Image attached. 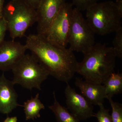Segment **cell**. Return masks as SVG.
Returning a JSON list of instances; mask_svg holds the SVG:
<instances>
[{"label": "cell", "mask_w": 122, "mask_h": 122, "mask_svg": "<svg viewBox=\"0 0 122 122\" xmlns=\"http://www.w3.org/2000/svg\"><path fill=\"white\" fill-rule=\"evenodd\" d=\"M25 45L49 75L57 80L68 83L76 73L78 62L69 48L54 45L37 34L29 35Z\"/></svg>", "instance_id": "6da1fadb"}, {"label": "cell", "mask_w": 122, "mask_h": 122, "mask_svg": "<svg viewBox=\"0 0 122 122\" xmlns=\"http://www.w3.org/2000/svg\"><path fill=\"white\" fill-rule=\"evenodd\" d=\"M78 62L76 73L91 83L102 84L114 72L116 55L112 46L95 43Z\"/></svg>", "instance_id": "7a4b0ae2"}, {"label": "cell", "mask_w": 122, "mask_h": 122, "mask_svg": "<svg viewBox=\"0 0 122 122\" xmlns=\"http://www.w3.org/2000/svg\"><path fill=\"white\" fill-rule=\"evenodd\" d=\"M86 11V20L95 34L102 36L110 34L122 26V15L114 1L97 2Z\"/></svg>", "instance_id": "3957f363"}, {"label": "cell", "mask_w": 122, "mask_h": 122, "mask_svg": "<svg viewBox=\"0 0 122 122\" xmlns=\"http://www.w3.org/2000/svg\"><path fill=\"white\" fill-rule=\"evenodd\" d=\"M2 17L7 22L10 37L14 40L24 36L28 29L37 22L36 10L24 0H10L4 6Z\"/></svg>", "instance_id": "277c9868"}, {"label": "cell", "mask_w": 122, "mask_h": 122, "mask_svg": "<svg viewBox=\"0 0 122 122\" xmlns=\"http://www.w3.org/2000/svg\"><path fill=\"white\" fill-rule=\"evenodd\" d=\"M13 82L27 89L41 90V86L49 75L46 70L31 55L25 54L12 69Z\"/></svg>", "instance_id": "5b68a950"}, {"label": "cell", "mask_w": 122, "mask_h": 122, "mask_svg": "<svg viewBox=\"0 0 122 122\" xmlns=\"http://www.w3.org/2000/svg\"><path fill=\"white\" fill-rule=\"evenodd\" d=\"M94 35L81 11L74 8L68 39L70 49L83 54L95 44Z\"/></svg>", "instance_id": "8992f818"}, {"label": "cell", "mask_w": 122, "mask_h": 122, "mask_svg": "<svg viewBox=\"0 0 122 122\" xmlns=\"http://www.w3.org/2000/svg\"><path fill=\"white\" fill-rule=\"evenodd\" d=\"M73 8L72 3L66 2L42 36L54 45L66 48Z\"/></svg>", "instance_id": "52a82bcc"}, {"label": "cell", "mask_w": 122, "mask_h": 122, "mask_svg": "<svg viewBox=\"0 0 122 122\" xmlns=\"http://www.w3.org/2000/svg\"><path fill=\"white\" fill-rule=\"evenodd\" d=\"M66 0H40L36 12L37 34L44 36Z\"/></svg>", "instance_id": "ba28073f"}, {"label": "cell", "mask_w": 122, "mask_h": 122, "mask_svg": "<svg viewBox=\"0 0 122 122\" xmlns=\"http://www.w3.org/2000/svg\"><path fill=\"white\" fill-rule=\"evenodd\" d=\"M65 90L66 105L72 113L81 120L93 117V105L82 95L77 93L69 83Z\"/></svg>", "instance_id": "9c48e42d"}, {"label": "cell", "mask_w": 122, "mask_h": 122, "mask_svg": "<svg viewBox=\"0 0 122 122\" xmlns=\"http://www.w3.org/2000/svg\"><path fill=\"white\" fill-rule=\"evenodd\" d=\"M26 50L25 45L19 42L4 41L0 44V70L5 72L12 70Z\"/></svg>", "instance_id": "30bf717a"}, {"label": "cell", "mask_w": 122, "mask_h": 122, "mask_svg": "<svg viewBox=\"0 0 122 122\" xmlns=\"http://www.w3.org/2000/svg\"><path fill=\"white\" fill-rule=\"evenodd\" d=\"M12 81L7 79L4 73L0 76V112L8 114L18 106L17 94Z\"/></svg>", "instance_id": "8fae6325"}, {"label": "cell", "mask_w": 122, "mask_h": 122, "mask_svg": "<svg viewBox=\"0 0 122 122\" xmlns=\"http://www.w3.org/2000/svg\"><path fill=\"white\" fill-rule=\"evenodd\" d=\"M75 85L79 88L82 95L92 105L98 106L106 98L105 89L102 84L91 83L76 78Z\"/></svg>", "instance_id": "7c38bea8"}, {"label": "cell", "mask_w": 122, "mask_h": 122, "mask_svg": "<svg viewBox=\"0 0 122 122\" xmlns=\"http://www.w3.org/2000/svg\"><path fill=\"white\" fill-rule=\"evenodd\" d=\"M106 90V98L122 93V74L112 73L103 83Z\"/></svg>", "instance_id": "4fadbf2b"}, {"label": "cell", "mask_w": 122, "mask_h": 122, "mask_svg": "<svg viewBox=\"0 0 122 122\" xmlns=\"http://www.w3.org/2000/svg\"><path fill=\"white\" fill-rule=\"evenodd\" d=\"M54 102L49 106V109L51 110L56 117L57 122H80V120L71 112L68 109L62 106L58 102L54 92H53Z\"/></svg>", "instance_id": "5bb4252c"}, {"label": "cell", "mask_w": 122, "mask_h": 122, "mask_svg": "<svg viewBox=\"0 0 122 122\" xmlns=\"http://www.w3.org/2000/svg\"><path fill=\"white\" fill-rule=\"evenodd\" d=\"M39 94L37 93L34 97H32L24 103L22 106L26 120L40 117V112L45 109V106L39 99Z\"/></svg>", "instance_id": "9a60e30c"}, {"label": "cell", "mask_w": 122, "mask_h": 122, "mask_svg": "<svg viewBox=\"0 0 122 122\" xmlns=\"http://www.w3.org/2000/svg\"><path fill=\"white\" fill-rule=\"evenodd\" d=\"M111 106L112 112L111 117L112 122H122V105L118 102H115L112 97H107Z\"/></svg>", "instance_id": "2e32d148"}, {"label": "cell", "mask_w": 122, "mask_h": 122, "mask_svg": "<svg viewBox=\"0 0 122 122\" xmlns=\"http://www.w3.org/2000/svg\"><path fill=\"white\" fill-rule=\"evenodd\" d=\"M115 35L113 40V46L116 57L122 58V27H120L115 32Z\"/></svg>", "instance_id": "e0dca14e"}, {"label": "cell", "mask_w": 122, "mask_h": 122, "mask_svg": "<svg viewBox=\"0 0 122 122\" xmlns=\"http://www.w3.org/2000/svg\"><path fill=\"white\" fill-rule=\"evenodd\" d=\"M98 106L99 110L96 113L94 114L93 117L97 119L98 122H112L109 110L106 109L103 103L100 104Z\"/></svg>", "instance_id": "ac0fdd59"}, {"label": "cell", "mask_w": 122, "mask_h": 122, "mask_svg": "<svg viewBox=\"0 0 122 122\" xmlns=\"http://www.w3.org/2000/svg\"><path fill=\"white\" fill-rule=\"evenodd\" d=\"M73 5L81 11H86L92 5L98 2V0H72Z\"/></svg>", "instance_id": "d6986e66"}, {"label": "cell", "mask_w": 122, "mask_h": 122, "mask_svg": "<svg viewBox=\"0 0 122 122\" xmlns=\"http://www.w3.org/2000/svg\"><path fill=\"white\" fill-rule=\"evenodd\" d=\"M8 30L7 22L4 18H0V44L4 41L5 34Z\"/></svg>", "instance_id": "ffe728a7"}, {"label": "cell", "mask_w": 122, "mask_h": 122, "mask_svg": "<svg viewBox=\"0 0 122 122\" xmlns=\"http://www.w3.org/2000/svg\"><path fill=\"white\" fill-rule=\"evenodd\" d=\"M24 0L30 7L36 10L40 0Z\"/></svg>", "instance_id": "44dd1931"}, {"label": "cell", "mask_w": 122, "mask_h": 122, "mask_svg": "<svg viewBox=\"0 0 122 122\" xmlns=\"http://www.w3.org/2000/svg\"><path fill=\"white\" fill-rule=\"evenodd\" d=\"M115 3L118 11L122 15V0H116Z\"/></svg>", "instance_id": "7402d4cb"}, {"label": "cell", "mask_w": 122, "mask_h": 122, "mask_svg": "<svg viewBox=\"0 0 122 122\" xmlns=\"http://www.w3.org/2000/svg\"><path fill=\"white\" fill-rule=\"evenodd\" d=\"M17 118L16 116L7 117L3 122H17Z\"/></svg>", "instance_id": "603a6c76"}, {"label": "cell", "mask_w": 122, "mask_h": 122, "mask_svg": "<svg viewBox=\"0 0 122 122\" xmlns=\"http://www.w3.org/2000/svg\"><path fill=\"white\" fill-rule=\"evenodd\" d=\"M5 0H0V18L2 17Z\"/></svg>", "instance_id": "cb8c5ba5"}]
</instances>
